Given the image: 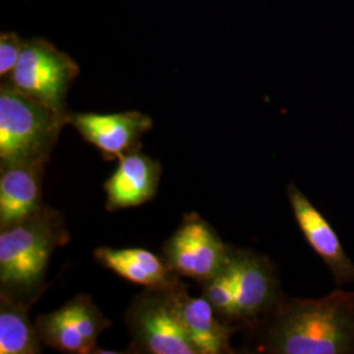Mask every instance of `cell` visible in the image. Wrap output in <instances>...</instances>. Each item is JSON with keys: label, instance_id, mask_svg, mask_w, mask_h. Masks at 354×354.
I'll return each mask as SVG.
<instances>
[{"label": "cell", "instance_id": "obj_9", "mask_svg": "<svg viewBox=\"0 0 354 354\" xmlns=\"http://www.w3.org/2000/svg\"><path fill=\"white\" fill-rule=\"evenodd\" d=\"M70 125L102 152L105 160H118L127 152L142 149V137L151 130L153 121L149 114L137 111L70 113Z\"/></svg>", "mask_w": 354, "mask_h": 354}, {"label": "cell", "instance_id": "obj_11", "mask_svg": "<svg viewBox=\"0 0 354 354\" xmlns=\"http://www.w3.org/2000/svg\"><path fill=\"white\" fill-rule=\"evenodd\" d=\"M163 167L142 149L127 152L118 159L113 175L104 183L105 207L117 212L151 201L156 196Z\"/></svg>", "mask_w": 354, "mask_h": 354}, {"label": "cell", "instance_id": "obj_13", "mask_svg": "<svg viewBox=\"0 0 354 354\" xmlns=\"http://www.w3.org/2000/svg\"><path fill=\"white\" fill-rule=\"evenodd\" d=\"M46 165L0 168V230L24 221L44 207L42 180Z\"/></svg>", "mask_w": 354, "mask_h": 354}, {"label": "cell", "instance_id": "obj_2", "mask_svg": "<svg viewBox=\"0 0 354 354\" xmlns=\"http://www.w3.org/2000/svg\"><path fill=\"white\" fill-rule=\"evenodd\" d=\"M70 241L62 214L44 205L36 214L0 230V294L33 304L45 289L51 256Z\"/></svg>", "mask_w": 354, "mask_h": 354}, {"label": "cell", "instance_id": "obj_15", "mask_svg": "<svg viewBox=\"0 0 354 354\" xmlns=\"http://www.w3.org/2000/svg\"><path fill=\"white\" fill-rule=\"evenodd\" d=\"M30 304L0 294V354H39L44 344L28 311Z\"/></svg>", "mask_w": 354, "mask_h": 354}, {"label": "cell", "instance_id": "obj_6", "mask_svg": "<svg viewBox=\"0 0 354 354\" xmlns=\"http://www.w3.org/2000/svg\"><path fill=\"white\" fill-rule=\"evenodd\" d=\"M227 266L234 289L228 323L235 328H253L283 294L277 269L264 254L235 247H231Z\"/></svg>", "mask_w": 354, "mask_h": 354}, {"label": "cell", "instance_id": "obj_10", "mask_svg": "<svg viewBox=\"0 0 354 354\" xmlns=\"http://www.w3.org/2000/svg\"><path fill=\"white\" fill-rule=\"evenodd\" d=\"M291 212L308 245L328 268L337 288L354 283V263L328 219L294 184L286 188Z\"/></svg>", "mask_w": 354, "mask_h": 354}, {"label": "cell", "instance_id": "obj_8", "mask_svg": "<svg viewBox=\"0 0 354 354\" xmlns=\"http://www.w3.org/2000/svg\"><path fill=\"white\" fill-rule=\"evenodd\" d=\"M35 324L44 346L62 353L92 354L97 339L112 323L89 295L79 294L57 310L39 315Z\"/></svg>", "mask_w": 354, "mask_h": 354}, {"label": "cell", "instance_id": "obj_12", "mask_svg": "<svg viewBox=\"0 0 354 354\" xmlns=\"http://www.w3.org/2000/svg\"><path fill=\"white\" fill-rule=\"evenodd\" d=\"M175 295L183 326L197 354L235 353L231 346L235 327L218 317L205 297H190L181 279L177 281Z\"/></svg>", "mask_w": 354, "mask_h": 354}, {"label": "cell", "instance_id": "obj_3", "mask_svg": "<svg viewBox=\"0 0 354 354\" xmlns=\"http://www.w3.org/2000/svg\"><path fill=\"white\" fill-rule=\"evenodd\" d=\"M70 124L61 113L3 80L0 86V168L48 163Z\"/></svg>", "mask_w": 354, "mask_h": 354}, {"label": "cell", "instance_id": "obj_5", "mask_svg": "<svg viewBox=\"0 0 354 354\" xmlns=\"http://www.w3.org/2000/svg\"><path fill=\"white\" fill-rule=\"evenodd\" d=\"M80 68L44 38L26 39L21 57L6 82L51 109L68 113L66 99Z\"/></svg>", "mask_w": 354, "mask_h": 354}, {"label": "cell", "instance_id": "obj_7", "mask_svg": "<svg viewBox=\"0 0 354 354\" xmlns=\"http://www.w3.org/2000/svg\"><path fill=\"white\" fill-rule=\"evenodd\" d=\"M230 252L231 245L221 239L215 228L192 212L183 215L180 226L165 241L162 257L174 274L201 285L225 266Z\"/></svg>", "mask_w": 354, "mask_h": 354}, {"label": "cell", "instance_id": "obj_14", "mask_svg": "<svg viewBox=\"0 0 354 354\" xmlns=\"http://www.w3.org/2000/svg\"><path fill=\"white\" fill-rule=\"evenodd\" d=\"M99 266L117 276L146 288H162L180 279L165 264L162 256L143 248L100 247L93 252Z\"/></svg>", "mask_w": 354, "mask_h": 354}, {"label": "cell", "instance_id": "obj_16", "mask_svg": "<svg viewBox=\"0 0 354 354\" xmlns=\"http://www.w3.org/2000/svg\"><path fill=\"white\" fill-rule=\"evenodd\" d=\"M24 45L26 41L19 37L17 33L3 32L0 35V77L3 80L11 75L21 57Z\"/></svg>", "mask_w": 354, "mask_h": 354}, {"label": "cell", "instance_id": "obj_4", "mask_svg": "<svg viewBox=\"0 0 354 354\" xmlns=\"http://www.w3.org/2000/svg\"><path fill=\"white\" fill-rule=\"evenodd\" d=\"M162 288H146L127 308L125 320L131 342L127 353L197 354L177 308V281Z\"/></svg>", "mask_w": 354, "mask_h": 354}, {"label": "cell", "instance_id": "obj_1", "mask_svg": "<svg viewBox=\"0 0 354 354\" xmlns=\"http://www.w3.org/2000/svg\"><path fill=\"white\" fill-rule=\"evenodd\" d=\"M260 351L270 354H354V291L319 299L282 294L257 326Z\"/></svg>", "mask_w": 354, "mask_h": 354}]
</instances>
